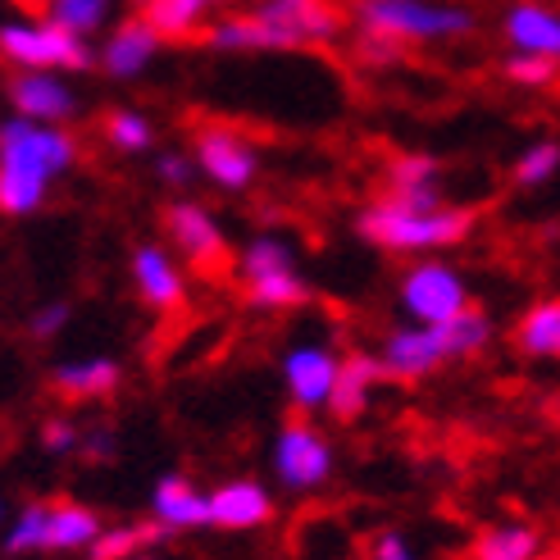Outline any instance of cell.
<instances>
[{
	"label": "cell",
	"instance_id": "cell-33",
	"mask_svg": "<svg viewBox=\"0 0 560 560\" xmlns=\"http://www.w3.org/2000/svg\"><path fill=\"white\" fill-rule=\"evenodd\" d=\"M387 183H392V191L438 187V160L433 155H397L387 164Z\"/></svg>",
	"mask_w": 560,
	"mask_h": 560
},
{
	"label": "cell",
	"instance_id": "cell-34",
	"mask_svg": "<svg viewBox=\"0 0 560 560\" xmlns=\"http://www.w3.org/2000/svg\"><path fill=\"white\" fill-rule=\"evenodd\" d=\"M69 319H73V311H69V301H50V305H42V311L33 315V338L37 342H50V338H60V332L69 328Z\"/></svg>",
	"mask_w": 560,
	"mask_h": 560
},
{
	"label": "cell",
	"instance_id": "cell-38",
	"mask_svg": "<svg viewBox=\"0 0 560 560\" xmlns=\"http://www.w3.org/2000/svg\"><path fill=\"white\" fill-rule=\"evenodd\" d=\"M360 55H365V60H374V65H392L401 50H397V42H383V37L365 33V37H360Z\"/></svg>",
	"mask_w": 560,
	"mask_h": 560
},
{
	"label": "cell",
	"instance_id": "cell-13",
	"mask_svg": "<svg viewBox=\"0 0 560 560\" xmlns=\"http://www.w3.org/2000/svg\"><path fill=\"white\" fill-rule=\"evenodd\" d=\"M501 37L520 55H542L560 65V14L547 10L542 0H511L501 14Z\"/></svg>",
	"mask_w": 560,
	"mask_h": 560
},
{
	"label": "cell",
	"instance_id": "cell-30",
	"mask_svg": "<svg viewBox=\"0 0 560 560\" xmlns=\"http://www.w3.org/2000/svg\"><path fill=\"white\" fill-rule=\"evenodd\" d=\"M560 174V142H534L515 160V183L520 187H542Z\"/></svg>",
	"mask_w": 560,
	"mask_h": 560
},
{
	"label": "cell",
	"instance_id": "cell-17",
	"mask_svg": "<svg viewBox=\"0 0 560 560\" xmlns=\"http://www.w3.org/2000/svg\"><path fill=\"white\" fill-rule=\"evenodd\" d=\"M155 50H160V33L155 27L137 14V19H124L115 33L105 37L101 46V69L109 78H137L151 60H155Z\"/></svg>",
	"mask_w": 560,
	"mask_h": 560
},
{
	"label": "cell",
	"instance_id": "cell-4",
	"mask_svg": "<svg viewBox=\"0 0 560 560\" xmlns=\"http://www.w3.org/2000/svg\"><path fill=\"white\" fill-rule=\"evenodd\" d=\"M0 60L19 65V73H60V69H88L92 50L55 19H10L0 23Z\"/></svg>",
	"mask_w": 560,
	"mask_h": 560
},
{
	"label": "cell",
	"instance_id": "cell-1",
	"mask_svg": "<svg viewBox=\"0 0 560 560\" xmlns=\"http://www.w3.org/2000/svg\"><path fill=\"white\" fill-rule=\"evenodd\" d=\"M78 142L60 124L10 119L0 124V214H33L50 183L73 170Z\"/></svg>",
	"mask_w": 560,
	"mask_h": 560
},
{
	"label": "cell",
	"instance_id": "cell-7",
	"mask_svg": "<svg viewBox=\"0 0 560 560\" xmlns=\"http://www.w3.org/2000/svg\"><path fill=\"white\" fill-rule=\"evenodd\" d=\"M273 474H278V483H288L292 492L324 488L328 474H332L328 438L315 424H305V419H288L273 438Z\"/></svg>",
	"mask_w": 560,
	"mask_h": 560
},
{
	"label": "cell",
	"instance_id": "cell-31",
	"mask_svg": "<svg viewBox=\"0 0 560 560\" xmlns=\"http://www.w3.org/2000/svg\"><path fill=\"white\" fill-rule=\"evenodd\" d=\"M442 332H446V347H452V360L456 355H469V351H479L488 338H492V319L483 315V311H469L465 315H456L452 324H442Z\"/></svg>",
	"mask_w": 560,
	"mask_h": 560
},
{
	"label": "cell",
	"instance_id": "cell-41",
	"mask_svg": "<svg viewBox=\"0 0 560 560\" xmlns=\"http://www.w3.org/2000/svg\"><path fill=\"white\" fill-rule=\"evenodd\" d=\"M206 5H233V0H206Z\"/></svg>",
	"mask_w": 560,
	"mask_h": 560
},
{
	"label": "cell",
	"instance_id": "cell-40",
	"mask_svg": "<svg viewBox=\"0 0 560 560\" xmlns=\"http://www.w3.org/2000/svg\"><path fill=\"white\" fill-rule=\"evenodd\" d=\"M10 5H23V10H33V5H42V0H10Z\"/></svg>",
	"mask_w": 560,
	"mask_h": 560
},
{
	"label": "cell",
	"instance_id": "cell-36",
	"mask_svg": "<svg viewBox=\"0 0 560 560\" xmlns=\"http://www.w3.org/2000/svg\"><path fill=\"white\" fill-rule=\"evenodd\" d=\"M42 442H46V452H73V446H78V429L69 424V419H46V424H42Z\"/></svg>",
	"mask_w": 560,
	"mask_h": 560
},
{
	"label": "cell",
	"instance_id": "cell-21",
	"mask_svg": "<svg viewBox=\"0 0 560 560\" xmlns=\"http://www.w3.org/2000/svg\"><path fill=\"white\" fill-rule=\"evenodd\" d=\"M206 10H210L206 0H147L142 19L160 33V42H183L201 33Z\"/></svg>",
	"mask_w": 560,
	"mask_h": 560
},
{
	"label": "cell",
	"instance_id": "cell-39",
	"mask_svg": "<svg viewBox=\"0 0 560 560\" xmlns=\"http://www.w3.org/2000/svg\"><path fill=\"white\" fill-rule=\"evenodd\" d=\"M109 452H115V438H109V433H92V438H88V456L101 460V456H109Z\"/></svg>",
	"mask_w": 560,
	"mask_h": 560
},
{
	"label": "cell",
	"instance_id": "cell-42",
	"mask_svg": "<svg viewBox=\"0 0 560 560\" xmlns=\"http://www.w3.org/2000/svg\"><path fill=\"white\" fill-rule=\"evenodd\" d=\"M137 560H155V556H137Z\"/></svg>",
	"mask_w": 560,
	"mask_h": 560
},
{
	"label": "cell",
	"instance_id": "cell-24",
	"mask_svg": "<svg viewBox=\"0 0 560 560\" xmlns=\"http://www.w3.org/2000/svg\"><path fill=\"white\" fill-rule=\"evenodd\" d=\"M305 296H311V288H305V278L296 269L246 278V301L260 305V311H296V305H305Z\"/></svg>",
	"mask_w": 560,
	"mask_h": 560
},
{
	"label": "cell",
	"instance_id": "cell-11",
	"mask_svg": "<svg viewBox=\"0 0 560 560\" xmlns=\"http://www.w3.org/2000/svg\"><path fill=\"white\" fill-rule=\"evenodd\" d=\"M452 360V347H446L442 328H424V324H406L397 332H387L383 342V365L387 378H424L438 365Z\"/></svg>",
	"mask_w": 560,
	"mask_h": 560
},
{
	"label": "cell",
	"instance_id": "cell-26",
	"mask_svg": "<svg viewBox=\"0 0 560 560\" xmlns=\"http://www.w3.org/2000/svg\"><path fill=\"white\" fill-rule=\"evenodd\" d=\"M160 534H164L160 524H115V528H105V534L92 542L88 560H128L142 547L160 542Z\"/></svg>",
	"mask_w": 560,
	"mask_h": 560
},
{
	"label": "cell",
	"instance_id": "cell-15",
	"mask_svg": "<svg viewBox=\"0 0 560 560\" xmlns=\"http://www.w3.org/2000/svg\"><path fill=\"white\" fill-rule=\"evenodd\" d=\"M273 520V497L250 483V479H233L210 492V524L229 528V534H246V528H260Z\"/></svg>",
	"mask_w": 560,
	"mask_h": 560
},
{
	"label": "cell",
	"instance_id": "cell-20",
	"mask_svg": "<svg viewBox=\"0 0 560 560\" xmlns=\"http://www.w3.org/2000/svg\"><path fill=\"white\" fill-rule=\"evenodd\" d=\"M105 534V520L82 501H50V538L46 551H92Z\"/></svg>",
	"mask_w": 560,
	"mask_h": 560
},
{
	"label": "cell",
	"instance_id": "cell-18",
	"mask_svg": "<svg viewBox=\"0 0 560 560\" xmlns=\"http://www.w3.org/2000/svg\"><path fill=\"white\" fill-rule=\"evenodd\" d=\"M151 515L160 528H201L210 524V497L196 492L183 474H164L151 492Z\"/></svg>",
	"mask_w": 560,
	"mask_h": 560
},
{
	"label": "cell",
	"instance_id": "cell-29",
	"mask_svg": "<svg viewBox=\"0 0 560 560\" xmlns=\"http://www.w3.org/2000/svg\"><path fill=\"white\" fill-rule=\"evenodd\" d=\"M105 137H109V147L137 155L155 142V128L147 124V115H137V109H115V115H105Z\"/></svg>",
	"mask_w": 560,
	"mask_h": 560
},
{
	"label": "cell",
	"instance_id": "cell-6",
	"mask_svg": "<svg viewBox=\"0 0 560 560\" xmlns=\"http://www.w3.org/2000/svg\"><path fill=\"white\" fill-rule=\"evenodd\" d=\"M401 311L410 315V324L442 328L469 311V288H465V278L442 260L410 265L401 278Z\"/></svg>",
	"mask_w": 560,
	"mask_h": 560
},
{
	"label": "cell",
	"instance_id": "cell-23",
	"mask_svg": "<svg viewBox=\"0 0 560 560\" xmlns=\"http://www.w3.org/2000/svg\"><path fill=\"white\" fill-rule=\"evenodd\" d=\"M515 342H520L524 355L560 360V301H542V305H534V311L520 319Z\"/></svg>",
	"mask_w": 560,
	"mask_h": 560
},
{
	"label": "cell",
	"instance_id": "cell-16",
	"mask_svg": "<svg viewBox=\"0 0 560 560\" xmlns=\"http://www.w3.org/2000/svg\"><path fill=\"white\" fill-rule=\"evenodd\" d=\"M383 378H387L383 355H365V351L342 355V370H338V387H332L328 415L342 419V424L360 419V415L370 410V397H374V387H378Z\"/></svg>",
	"mask_w": 560,
	"mask_h": 560
},
{
	"label": "cell",
	"instance_id": "cell-12",
	"mask_svg": "<svg viewBox=\"0 0 560 560\" xmlns=\"http://www.w3.org/2000/svg\"><path fill=\"white\" fill-rule=\"evenodd\" d=\"M132 283L155 315H178L187 305V278L174 265V256L164 246H137L132 250Z\"/></svg>",
	"mask_w": 560,
	"mask_h": 560
},
{
	"label": "cell",
	"instance_id": "cell-8",
	"mask_svg": "<svg viewBox=\"0 0 560 560\" xmlns=\"http://www.w3.org/2000/svg\"><path fill=\"white\" fill-rule=\"evenodd\" d=\"M196 164H201V174L223 191H242L260 174L256 147H250L246 137H237L233 128H219V124L196 132Z\"/></svg>",
	"mask_w": 560,
	"mask_h": 560
},
{
	"label": "cell",
	"instance_id": "cell-5",
	"mask_svg": "<svg viewBox=\"0 0 560 560\" xmlns=\"http://www.w3.org/2000/svg\"><path fill=\"white\" fill-rule=\"evenodd\" d=\"M164 229H170L174 246L183 250V260L206 278V283H223L237 260H233V246L229 237H223V229L214 223V214L206 206L196 201H174L170 210H164Z\"/></svg>",
	"mask_w": 560,
	"mask_h": 560
},
{
	"label": "cell",
	"instance_id": "cell-10",
	"mask_svg": "<svg viewBox=\"0 0 560 560\" xmlns=\"http://www.w3.org/2000/svg\"><path fill=\"white\" fill-rule=\"evenodd\" d=\"M256 14L265 23H273L278 33L288 37V46H311V42H328L342 33V14L332 0H260Z\"/></svg>",
	"mask_w": 560,
	"mask_h": 560
},
{
	"label": "cell",
	"instance_id": "cell-28",
	"mask_svg": "<svg viewBox=\"0 0 560 560\" xmlns=\"http://www.w3.org/2000/svg\"><path fill=\"white\" fill-rule=\"evenodd\" d=\"M46 538H50V506H46V501H33V506H23L19 520L10 524L5 547H10L14 556H23V551H46Z\"/></svg>",
	"mask_w": 560,
	"mask_h": 560
},
{
	"label": "cell",
	"instance_id": "cell-2",
	"mask_svg": "<svg viewBox=\"0 0 560 560\" xmlns=\"http://www.w3.org/2000/svg\"><path fill=\"white\" fill-rule=\"evenodd\" d=\"M474 229V210L460 206H442V210H410L401 201H374L365 214L355 219V233L383 246V250H397V256H424V250H442V246H456L465 242Z\"/></svg>",
	"mask_w": 560,
	"mask_h": 560
},
{
	"label": "cell",
	"instance_id": "cell-37",
	"mask_svg": "<svg viewBox=\"0 0 560 560\" xmlns=\"http://www.w3.org/2000/svg\"><path fill=\"white\" fill-rule=\"evenodd\" d=\"M370 560H415V547L401 534H378L370 547Z\"/></svg>",
	"mask_w": 560,
	"mask_h": 560
},
{
	"label": "cell",
	"instance_id": "cell-25",
	"mask_svg": "<svg viewBox=\"0 0 560 560\" xmlns=\"http://www.w3.org/2000/svg\"><path fill=\"white\" fill-rule=\"evenodd\" d=\"M237 269H242V278L288 273V269H296V250H292L283 237H273V233L250 237V242L242 246V256H237Z\"/></svg>",
	"mask_w": 560,
	"mask_h": 560
},
{
	"label": "cell",
	"instance_id": "cell-14",
	"mask_svg": "<svg viewBox=\"0 0 560 560\" xmlns=\"http://www.w3.org/2000/svg\"><path fill=\"white\" fill-rule=\"evenodd\" d=\"M10 105L19 119H33V124H65L78 101L55 73H14L10 78Z\"/></svg>",
	"mask_w": 560,
	"mask_h": 560
},
{
	"label": "cell",
	"instance_id": "cell-22",
	"mask_svg": "<svg viewBox=\"0 0 560 560\" xmlns=\"http://www.w3.org/2000/svg\"><path fill=\"white\" fill-rule=\"evenodd\" d=\"M542 551V534L528 524H497L474 542L469 560H538Z\"/></svg>",
	"mask_w": 560,
	"mask_h": 560
},
{
	"label": "cell",
	"instance_id": "cell-43",
	"mask_svg": "<svg viewBox=\"0 0 560 560\" xmlns=\"http://www.w3.org/2000/svg\"><path fill=\"white\" fill-rule=\"evenodd\" d=\"M0 515H5V511H0Z\"/></svg>",
	"mask_w": 560,
	"mask_h": 560
},
{
	"label": "cell",
	"instance_id": "cell-3",
	"mask_svg": "<svg viewBox=\"0 0 560 560\" xmlns=\"http://www.w3.org/2000/svg\"><path fill=\"white\" fill-rule=\"evenodd\" d=\"M355 19L383 42H456L474 33V14L442 0H360Z\"/></svg>",
	"mask_w": 560,
	"mask_h": 560
},
{
	"label": "cell",
	"instance_id": "cell-27",
	"mask_svg": "<svg viewBox=\"0 0 560 560\" xmlns=\"http://www.w3.org/2000/svg\"><path fill=\"white\" fill-rule=\"evenodd\" d=\"M46 10H50L55 23H65L69 33L88 37V33H96V27H105L115 0H46Z\"/></svg>",
	"mask_w": 560,
	"mask_h": 560
},
{
	"label": "cell",
	"instance_id": "cell-35",
	"mask_svg": "<svg viewBox=\"0 0 560 560\" xmlns=\"http://www.w3.org/2000/svg\"><path fill=\"white\" fill-rule=\"evenodd\" d=\"M155 178L164 183V187H187V178H191V160L187 155H155Z\"/></svg>",
	"mask_w": 560,
	"mask_h": 560
},
{
	"label": "cell",
	"instance_id": "cell-32",
	"mask_svg": "<svg viewBox=\"0 0 560 560\" xmlns=\"http://www.w3.org/2000/svg\"><path fill=\"white\" fill-rule=\"evenodd\" d=\"M556 60H542V55H520V50H511L506 60H501V73H506L515 88H551L556 82Z\"/></svg>",
	"mask_w": 560,
	"mask_h": 560
},
{
	"label": "cell",
	"instance_id": "cell-19",
	"mask_svg": "<svg viewBox=\"0 0 560 560\" xmlns=\"http://www.w3.org/2000/svg\"><path fill=\"white\" fill-rule=\"evenodd\" d=\"M119 378H124V370L109 355H88V360H65V365H55L50 387L69 401H96V397H109V392L119 387Z\"/></svg>",
	"mask_w": 560,
	"mask_h": 560
},
{
	"label": "cell",
	"instance_id": "cell-9",
	"mask_svg": "<svg viewBox=\"0 0 560 560\" xmlns=\"http://www.w3.org/2000/svg\"><path fill=\"white\" fill-rule=\"evenodd\" d=\"M338 370H342V355H332L319 342H301L283 355V383H288V397L301 410H319L332 401V387H338Z\"/></svg>",
	"mask_w": 560,
	"mask_h": 560
}]
</instances>
